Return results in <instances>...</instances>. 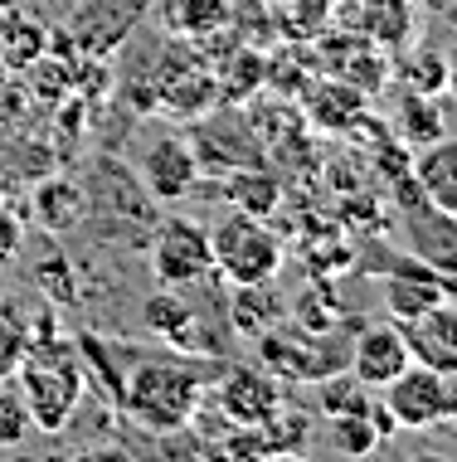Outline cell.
I'll list each match as a JSON object with an SVG mask.
<instances>
[{"mask_svg": "<svg viewBox=\"0 0 457 462\" xmlns=\"http://www.w3.org/2000/svg\"><path fill=\"white\" fill-rule=\"evenodd\" d=\"M78 356L88 374L107 384L113 404L146 433H176L195 419L200 390L219 365L180 356L176 346H132V341H103V336L83 331Z\"/></svg>", "mask_w": 457, "mask_h": 462, "instance_id": "1", "label": "cell"}, {"mask_svg": "<svg viewBox=\"0 0 457 462\" xmlns=\"http://www.w3.org/2000/svg\"><path fill=\"white\" fill-rule=\"evenodd\" d=\"M15 384L24 394L34 414V429L44 433H64L69 419L78 414L83 404V390H88V365H83L78 346L73 341H54V336H40L30 341L20 370H15Z\"/></svg>", "mask_w": 457, "mask_h": 462, "instance_id": "2", "label": "cell"}, {"mask_svg": "<svg viewBox=\"0 0 457 462\" xmlns=\"http://www.w3.org/2000/svg\"><path fill=\"white\" fill-rule=\"evenodd\" d=\"M209 254H215V273L229 287L273 282L282 273V239L268 229L263 215H243V209H233L209 229Z\"/></svg>", "mask_w": 457, "mask_h": 462, "instance_id": "3", "label": "cell"}, {"mask_svg": "<svg viewBox=\"0 0 457 462\" xmlns=\"http://www.w3.org/2000/svg\"><path fill=\"white\" fill-rule=\"evenodd\" d=\"M379 404L394 419V429L424 433V429H438V423H452L448 419V380H443V370H428L418 360L379 390Z\"/></svg>", "mask_w": 457, "mask_h": 462, "instance_id": "4", "label": "cell"}, {"mask_svg": "<svg viewBox=\"0 0 457 462\" xmlns=\"http://www.w3.org/2000/svg\"><path fill=\"white\" fill-rule=\"evenodd\" d=\"M151 273L166 287H190L205 273H215L209 254V229L200 219H166L151 239Z\"/></svg>", "mask_w": 457, "mask_h": 462, "instance_id": "5", "label": "cell"}, {"mask_svg": "<svg viewBox=\"0 0 457 462\" xmlns=\"http://www.w3.org/2000/svg\"><path fill=\"white\" fill-rule=\"evenodd\" d=\"M404 244H409V258H418L424 268L457 278V215L428 205L418 190L414 199H404Z\"/></svg>", "mask_w": 457, "mask_h": 462, "instance_id": "6", "label": "cell"}, {"mask_svg": "<svg viewBox=\"0 0 457 462\" xmlns=\"http://www.w3.org/2000/svg\"><path fill=\"white\" fill-rule=\"evenodd\" d=\"M219 409L239 423V429H258L282 409V384L273 370L258 365H219Z\"/></svg>", "mask_w": 457, "mask_h": 462, "instance_id": "7", "label": "cell"}, {"mask_svg": "<svg viewBox=\"0 0 457 462\" xmlns=\"http://www.w3.org/2000/svg\"><path fill=\"white\" fill-rule=\"evenodd\" d=\"M409 365H414V356H409V341H404L399 321H375V327H365L351 341V351H345V370L375 394Z\"/></svg>", "mask_w": 457, "mask_h": 462, "instance_id": "8", "label": "cell"}, {"mask_svg": "<svg viewBox=\"0 0 457 462\" xmlns=\"http://www.w3.org/2000/svg\"><path fill=\"white\" fill-rule=\"evenodd\" d=\"M404 341H409V356L428 370H457V302H448L418 311V317L399 321Z\"/></svg>", "mask_w": 457, "mask_h": 462, "instance_id": "9", "label": "cell"}, {"mask_svg": "<svg viewBox=\"0 0 457 462\" xmlns=\"http://www.w3.org/2000/svg\"><path fill=\"white\" fill-rule=\"evenodd\" d=\"M142 180L146 190L156 199H180L195 190V180H200V156H195V146L185 142V136H160V142L146 152L142 161Z\"/></svg>", "mask_w": 457, "mask_h": 462, "instance_id": "10", "label": "cell"}, {"mask_svg": "<svg viewBox=\"0 0 457 462\" xmlns=\"http://www.w3.org/2000/svg\"><path fill=\"white\" fill-rule=\"evenodd\" d=\"M448 297L452 292H448V282H443V273L424 268L418 258L389 268V278H385V311H389V321H409V317H418V311L448 302Z\"/></svg>", "mask_w": 457, "mask_h": 462, "instance_id": "11", "label": "cell"}, {"mask_svg": "<svg viewBox=\"0 0 457 462\" xmlns=\"http://www.w3.org/2000/svg\"><path fill=\"white\" fill-rule=\"evenodd\" d=\"M414 190L428 205L457 215V136H438V142L418 146L414 156Z\"/></svg>", "mask_w": 457, "mask_h": 462, "instance_id": "12", "label": "cell"}, {"mask_svg": "<svg viewBox=\"0 0 457 462\" xmlns=\"http://www.w3.org/2000/svg\"><path fill=\"white\" fill-rule=\"evenodd\" d=\"M361 30L375 49H404L414 40V5L409 0H365Z\"/></svg>", "mask_w": 457, "mask_h": 462, "instance_id": "13", "label": "cell"}, {"mask_svg": "<svg viewBox=\"0 0 457 462\" xmlns=\"http://www.w3.org/2000/svg\"><path fill=\"white\" fill-rule=\"evenodd\" d=\"M146 327H151L166 346H176V351H205L200 346V336H195V317H190V307L176 302V297H151L146 302Z\"/></svg>", "mask_w": 457, "mask_h": 462, "instance_id": "14", "label": "cell"}, {"mask_svg": "<svg viewBox=\"0 0 457 462\" xmlns=\"http://www.w3.org/2000/svg\"><path fill=\"white\" fill-rule=\"evenodd\" d=\"M160 20L176 34L205 40V34H215L229 20V0H160Z\"/></svg>", "mask_w": 457, "mask_h": 462, "instance_id": "15", "label": "cell"}, {"mask_svg": "<svg viewBox=\"0 0 457 462\" xmlns=\"http://www.w3.org/2000/svg\"><path fill=\"white\" fill-rule=\"evenodd\" d=\"M306 107H312V117L321 122V127L341 132V127H351V122H355V112H365V97H361L355 83L331 79V83H321V88H312Z\"/></svg>", "mask_w": 457, "mask_h": 462, "instance_id": "16", "label": "cell"}, {"mask_svg": "<svg viewBox=\"0 0 457 462\" xmlns=\"http://www.w3.org/2000/svg\"><path fill=\"white\" fill-rule=\"evenodd\" d=\"M379 443H385V433H379V423H375V404H370L365 414H331V448H336V453L365 457V453H375Z\"/></svg>", "mask_w": 457, "mask_h": 462, "instance_id": "17", "label": "cell"}, {"mask_svg": "<svg viewBox=\"0 0 457 462\" xmlns=\"http://www.w3.org/2000/svg\"><path fill=\"white\" fill-rule=\"evenodd\" d=\"M229 199H233V209H243V215H263L268 219V209L278 205V180L263 176V171L239 166L229 176Z\"/></svg>", "mask_w": 457, "mask_h": 462, "instance_id": "18", "label": "cell"}, {"mask_svg": "<svg viewBox=\"0 0 457 462\" xmlns=\"http://www.w3.org/2000/svg\"><path fill=\"white\" fill-rule=\"evenodd\" d=\"M375 404V390H365L355 374H326V384H321V414H365V409Z\"/></svg>", "mask_w": 457, "mask_h": 462, "instance_id": "19", "label": "cell"}, {"mask_svg": "<svg viewBox=\"0 0 457 462\" xmlns=\"http://www.w3.org/2000/svg\"><path fill=\"white\" fill-rule=\"evenodd\" d=\"M30 341H34V327H30V321H24L20 311L0 307V384L15 380V370H20L24 351H30Z\"/></svg>", "mask_w": 457, "mask_h": 462, "instance_id": "20", "label": "cell"}, {"mask_svg": "<svg viewBox=\"0 0 457 462\" xmlns=\"http://www.w3.org/2000/svg\"><path fill=\"white\" fill-rule=\"evenodd\" d=\"M399 136L414 146H428V142H438L443 136V117L434 112V97H424V93H404V122H399Z\"/></svg>", "mask_w": 457, "mask_h": 462, "instance_id": "21", "label": "cell"}, {"mask_svg": "<svg viewBox=\"0 0 457 462\" xmlns=\"http://www.w3.org/2000/svg\"><path fill=\"white\" fill-rule=\"evenodd\" d=\"M30 433H34V414L24 404V394L0 384V448H24Z\"/></svg>", "mask_w": 457, "mask_h": 462, "instance_id": "22", "label": "cell"}, {"mask_svg": "<svg viewBox=\"0 0 457 462\" xmlns=\"http://www.w3.org/2000/svg\"><path fill=\"white\" fill-rule=\"evenodd\" d=\"M404 83H409V93L434 97L443 88V59L438 54H414L409 64H404Z\"/></svg>", "mask_w": 457, "mask_h": 462, "instance_id": "23", "label": "cell"}, {"mask_svg": "<svg viewBox=\"0 0 457 462\" xmlns=\"http://www.w3.org/2000/svg\"><path fill=\"white\" fill-rule=\"evenodd\" d=\"M443 88H448V97L457 103V44L443 54Z\"/></svg>", "mask_w": 457, "mask_h": 462, "instance_id": "24", "label": "cell"}]
</instances>
